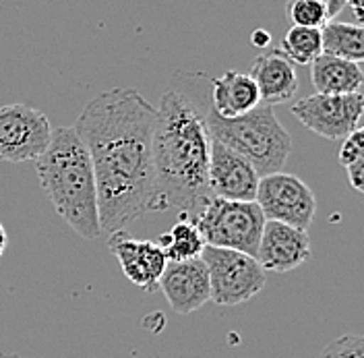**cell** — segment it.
Masks as SVG:
<instances>
[{
  "label": "cell",
  "mask_w": 364,
  "mask_h": 358,
  "mask_svg": "<svg viewBox=\"0 0 364 358\" xmlns=\"http://www.w3.org/2000/svg\"><path fill=\"white\" fill-rule=\"evenodd\" d=\"M346 4L350 6L354 17L360 23H364V0H346Z\"/></svg>",
  "instance_id": "obj_25"
},
{
  "label": "cell",
  "mask_w": 364,
  "mask_h": 358,
  "mask_svg": "<svg viewBox=\"0 0 364 358\" xmlns=\"http://www.w3.org/2000/svg\"><path fill=\"white\" fill-rule=\"evenodd\" d=\"M159 288L172 311L178 315L195 313L211 300L209 271L201 257L168 261L159 278Z\"/></svg>",
  "instance_id": "obj_12"
},
{
  "label": "cell",
  "mask_w": 364,
  "mask_h": 358,
  "mask_svg": "<svg viewBox=\"0 0 364 358\" xmlns=\"http://www.w3.org/2000/svg\"><path fill=\"white\" fill-rule=\"evenodd\" d=\"M279 52L298 67H311V63L323 54V38L321 29L292 25L282 38Z\"/></svg>",
  "instance_id": "obj_19"
},
{
  "label": "cell",
  "mask_w": 364,
  "mask_h": 358,
  "mask_svg": "<svg viewBox=\"0 0 364 358\" xmlns=\"http://www.w3.org/2000/svg\"><path fill=\"white\" fill-rule=\"evenodd\" d=\"M255 201L265 220L284 222L300 230H309L317 214V199L311 186L282 170L259 179Z\"/></svg>",
  "instance_id": "obj_7"
},
{
  "label": "cell",
  "mask_w": 364,
  "mask_h": 358,
  "mask_svg": "<svg viewBox=\"0 0 364 358\" xmlns=\"http://www.w3.org/2000/svg\"><path fill=\"white\" fill-rule=\"evenodd\" d=\"M250 77L255 79L259 88L261 102L269 106L290 102L298 91L296 67L279 50H269V52L259 54L252 60Z\"/></svg>",
  "instance_id": "obj_14"
},
{
  "label": "cell",
  "mask_w": 364,
  "mask_h": 358,
  "mask_svg": "<svg viewBox=\"0 0 364 358\" xmlns=\"http://www.w3.org/2000/svg\"><path fill=\"white\" fill-rule=\"evenodd\" d=\"M0 358H25L21 354H13V352H0Z\"/></svg>",
  "instance_id": "obj_27"
},
{
  "label": "cell",
  "mask_w": 364,
  "mask_h": 358,
  "mask_svg": "<svg viewBox=\"0 0 364 358\" xmlns=\"http://www.w3.org/2000/svg\"><path fill=\"white\" fill-rule=\"evenodd\" d=\"M255 259L265 271L286 273L311 259V238L306 230L296 226L265 220Z\"/></svg>",
  "instance_id": "obj_13"
},
{
  "label": "cell",
  "mask_w": 364,
  "mask_h": 358,
  "mask_svg": "<svg viewBox=\"0 0 364 358\" xmlns=\"http://www.w3.org/2000/svg\"><path fill=\"white\" fill-rule=\"evenodd\" d=\"M6 243H9L6 230H4V226L0 224V257H2V253H4V248H6Z\"/></svg>",
  "instance_id": "obj_26"
},
{
  "label": "cell",
  "mask_w": 364,
  "mask_h": 358,
  "mask_svg": "<svg viewBox=\"0 0 364 358\" xmlns=\"http://www.w3.org/2000/svg\"><path fill=\"white\" fill-rule=\"evenodd\" d=\"M250 42L257 46L259 50H265L267 46L272 44V36H269V31H265V29H257V31H252Z\"/></svg>",
  "instance_id": "obj_24"
},
{
  "label": "cell",
  "mask_w": 364,
  "mask_h": 358,
  "mask_svg": "<svg viewBox=\"0 0 364 358\" xmlns=\"http://www.w3.org/2000/svg\"><path fill=\"white\" fill-rule=\"evenodd\" d=\"M346 6V0H288L286 17L292 25L323 29Z\"/></svg>",
  "instance_id": "obj_20"
},
{
  "label": "cell",
  "mask_w": 364,
  "mask_h": 358,
  "mask_svg": "<svg viewBox=\"0 0 364 358\" xmlns=\"http://www.w3.org/2000/svg\"><path fill=\"white\" fill-rule=\"evenodd\" d=\"M211 108L224 118L250 112L261 104V93L250 73L226 70L222 77L211 79Z\"/></svg>",
  "instance_id": "obj_15"
},
{
  "label": "cell",
  "mask_w": 364,
  "mask_h": 358,
  "mask_svg": "<svg viewBox=\"0 0 364 358\" xmlns=\"http://www.w3.org/2000/svg\"><path fill=\"white\" fill-rule=\"evenodd\" d=\"M52 139L50 120L42 110L27 104L0 108V162H36Z\"/></svg>",
  "instance_id": "obj_8"
},
{
  "label": "cell",
  "mask_w": 364,
  "mask_h": 358,
  "mask_svg": "<svg viewBox=\"0 0 364 358\" xmlns=\"http://www.w3.org/2000/svg\"><path fill=\"white\" fill-rule=\"evenodd\" d=\"M346 172H348V182L352 184V189H356L358 193H364V157L348 164Z\"/></svg>",
  "instance_id": "obj_23"
},
{
  "label": "cell",
  "mask_w": 364,
  "mask_h": 358,
  "mask_svg": "<svg viewBox=\"0 0 364 358\" xmlns=\"http://www.w3.org/2000/svg\"><path fill=\"white\" fill-rule=\"evenodd\" d=\"M323 54L364 65V25L329 21L321 29Z\"/></svg>",
  "instance_id": "obj_17"
},
{
  "label": "cell",
  "mask_w": 364,
  "mask_h": 358,
  "mask_svg": "<svg viewBox=\"0 0 364 358\" xmlns=\"http://www.w3.org/2000/svg\"><path fill=\"white\" fill-rule=\"evenodd\" d=\"M290 112L309 131L336 141L358 129V122L364 114V93L358 91L343 95H306L302 100H296L290 106Z\"/></svg>",
  "instance_id": "obj_9"
},
{
  "label": "cell",
  "mask_w": 364,
  "mask_h": 358,
  "mask_svg": "<svg viewBox=\"0 0 364 358\" xmlns=\"http://www.w3.org/2000/svg\"><path fill=\"white\" fill-rule=\"evenodd\" d=\"M205 102L184 88L161 95L154 129V186L147 211L176 209L181 218L197 220L213 199L209 191L211 135L205 122Z\"/></svg>",
  "instance_id": "obj_2"
},
{
  "label": "cell",
  "mask_w": 364,
  "mask_h": 358,
  "mask_svg": "<svg viewBox=\"0 0 364 358\" xmlns=\"http://www.w3.org/2000/svg\"><path fill=\"white\" fill-rule=\"evenodd\" d=\"M158 108L133 88L95 95L73 129L90 152L102 232L127 230L147 214L154 186Z\"/></svg>",
  "instance_id": "obj_1"
},
{
  "label": "cell",
  "mask_w": 364,
  "mask_h": 358,
  "mask_svg": "<svg viewBox=\"0 0 364 358\" xmlns=\"http://www.w3.org/2000/svg\"><path fill=\"white\" fill-rule=\"evenodd\" d=\"M201 259L209 271L211 300L220 307L249 302L265 288V269L249 253L207 245Z\"/></svg>",
  "instance_id": "obj_6"
},
{
  "label": "cell",
  "mask_w": 364,
  "mask_h": 358,
  "mask_svg": "<svg viewBox=\"0 0 364 358\" xmlns=\"http://www.w3.org/2000/svg\"><path fill=\"white\" fill-rule=\"evenodd\" d=\"M318 358H364V336H346L336 337L329 342Z\"/></svg>",
  "instance_id": "obj_21"
},
{
  "label": "cell",
  "mask_w": 364,
  "mask_h": 358,
  "mask_svg": "<svg viewBox=\"0 0 364 358\" xmlns=\"http://www.w3.org/2000/svg\"><path fill=\"white\" fill-rule=\"evenodd\" d=\"M259 179V172L247 157L236 154L218 139H211L207 180L213 197L232 201H255Z\"/></svg>",
  "instance_id": "obj_10"
},
{
  "label": "cell",
  "mask_w": 364,
  "mask_h": 358,
  "mask_svg": "<svg viewBox=\"0 0 364 358\" xmlns=\"http://www.w3.org/2000/svg\"><path fill=\"white\" fill-rule=\"evenodd\" d=\"M364 157V127L354 129L348 137H343V143L340 147V164L346 168L348 164L363 159Z\"/></svg>",
  "instance_id": "obj_22"
},
{
  "label": "cell",
  "mask_w": 364,
  "mask_h": 358,
  "mask_svg": "<svg viewBox=\"0 0 364 358\" xmlns=\"http://www.w3.org/2000/svg\"><path fill=\"white\" fill-rule=\"evenodd\" d=\"M158 245L161 246L168 261H186V259L201 257L203 248L207 246L199 226L195 224V220L188 218H181L166 234H161Z\"/></svg>",
  "instance_id": "obj_18"
},
{
  "label": "cell",
  "mask_w": 364,
  "mask_h": 358,
  "mask_svg": "<svg viewBox=\"0 0 364 358\" xmlns=\"http://www.w3.org/2000/svg\"><path fill=\"white\" fill-rule=\"evenodd\" d=\"M311 81L317 93H358L364 85V68L352 60L321 54L311 63Z\"/></svg>",
  "instance_id": "obj_16"
},
{
  "label": "cell",
  "mask_w": 364,
  "mask_h": 358,
  "mask_svg": "<svg viewBox=\"0 0 364 358\" xmlns=\"http://www.w3.org/2000/svg\"><path fill=\"white\" fill-rule=\"evenodd\" d=\"M108 248L118 259L124 278L145 292H156L159 288V278L168 265V259L161 246L154 241H139L127 234L124 230L112 232L108 238Z\"/></svg>",
  "instance_id": "obj_11"
},
{
  "label": "cell",
  "mask_w": 364,
  "mask_h": 358,
  "mask_svg": "<svg viewBox=\"0 0 364 358\" xmlns=\"http://www.w3.org/2000/svg\"><path fill=\"white\" fill-rule=\"evenodd\" d=\"M40 186L56 214L81 238L93 241L102 234L97 189L90 152L73 127L52 131L46 152L36 159Z\"/></svg>",
  "instance_id": "obj_3"
},
{
  "label": "cell",
  "mask_w": 364,
  "mask_h": 358,
  "mask_svg": "<svg viewBox=\"0 0 364 358\" xmlns=\"http://www.w3.org/2000/svg\"><path fill=\"white\" fill-rule=\"evenodd\" d=\"M205 122L211 139H218L236 154L247 157L259 177L279 172L292 152V137L284 129L269 104H259L250 112L224 118L205 102Z\"/></svg>",
  "instance_id": "obj_4"
},
{
  "label": "cell",
  "mask_w": 364,
  "mask_h": 358,
  "mask_svg": "<svg viewBox=\"0 0 364 358\" xmlns=\"http://www.w3.org/2000/svg\"><path fill=\"white\" fill-rule=\"evenodd\" d=\"M205 245L234 248L249 255H257L265 216L257 201H232L213 197L197 216Z\"/></svg>",
  "instance_id": "obj_5"
}]
</instances>
